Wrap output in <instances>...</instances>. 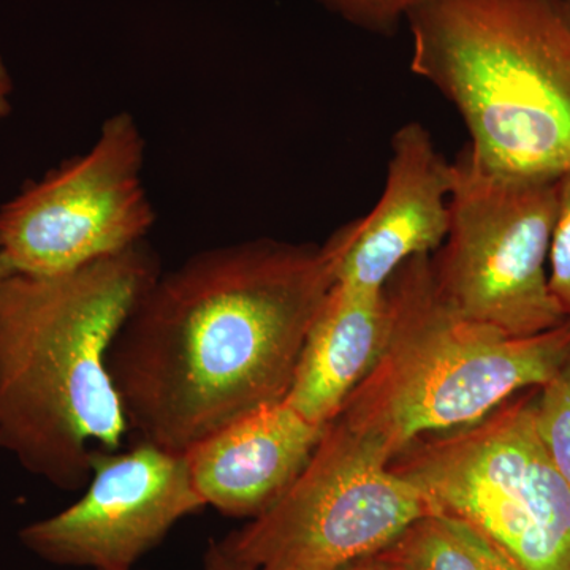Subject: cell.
Listing matches in <instances>:
<instances>
[{"instance_id": "cell-1", "label": "cell", "mask_w": 570, "mask_h": 570, "mask_svg": "<svg viewBox=\"0 0 570 570\" xmlns=\"http://www.w3.org/2000/svg\"><path fill=\"white\" fill-rule=\"evenodd\" d=\"M333 276L322 245L258 238L160 272L108 354L130 434L170 452L283 401Z\"/></svg>"}, {"instance_id": "cell-2", "label": "cell", "mask_w": 570, "mask_h": 570, "mask_svg": "<svg viewBox=\"0 0 570 570\" xmlns=\"http://www.w3.org/2000/svg\"><path fill=\"white\" fill-rule=\"evenodd\" d=\"M163 272L148 242L51 276L0 284V450L55 489L77 491L92 453L130 434L108 354Z\"/></svg>"}, {"instance_id": "cell-3", "label": "cell", "mask_w": 570, "mask_h": 570, "mask_svg": "<svg viewBox=\"0 0 570 570\" xmlns=\"http://www.w3.org/2000/svg\"><path fill=\"white\" fill-rule=\"evenodd\" d=\"M411 70L463 119L480 170L570 175V0H422Z\"/></svg>"}, {"instance_id": "cell-4", "label": "cell", "mask_w": 570, "mask_h": 570, "mask_svg": "<svg viewBox=\"0 0 570 570\" xmlns=\"http://www.w3.org/2000/svg\"><path fill=\"white\" fill-rule=\"evenodd\" d=\"M385 288L387 344L337 420L389 463L419 439L472 425L542 387L569 354L570 318L513 337L453 313L439 298L430 255L406 262Z\"/></svg>"}, {"instance_id": "cell-5", "label": "cell", "mask_w": 570, "mask_h": 570, "mask_svg": "<svg viewBox=\"0 0 570 570\" xmlns=\"http://www.w3.org/2000/svg\"><path fill=\"white\" fill-rule=\"evenodd\" d=\"M535 390L472 425L419 439L390 466L517 569L570 570V485L535 430Z\"/></svg>"}, {"instance_id": "cell-6", "label": "cell", "mask_w": 570, "mask_h": 570, "mask_svg": "<svg viewBox=\"0 0 570 570\" xmlns=\"http://www.w3.org/2000/svg\"><path fill=\"white\" fill-rule=\"evenodd\" d=\"M560 179L480 170L453 163L448 238L430 255L439 298L466 321L513 337L568 321L549 287V250Z\"/></svg>"}, {"instance_id": "cell-7", "label": "cell", "mask_w": 570, "mask_h": 570, "mask_svg": "<svg viewBox=\"0 0 570 570\" xmlns=\"http://www.w3.org/2000/svg\"><path fill=\"white\" fill-rule=\"evenodd\" d=\"M436 510L336 419L283 497L223 543L253 570H341Z\"/></svg>"}, {"instance_id": "cell-8", "label": "cell", "mask_w": 570, "mask_h": 570, "mask_svg": "<svg viewBox=\"0 0 570 570\" xmlns=\"http://www.w3.org/2000/svg\"><path fill=\"white\" fill-rule=\"evenodd\" d=\"M146 140L132 112L105 119L85 151L0 205V254L11 272H73L148 242L156 209L142 179Z\"/></svg>"}, {"instance_id": "cell-9", "label": "cell", "mask_w": 570, "mask_h": 570, "mask_svg": "<svg viewBox=\"0 0 570 570\" xmlns=\"http://www.w3.org/2000/svg\"><path fill=\"white\" fill-rule=\"evenodd\" d=\"M88 489L69 508L26 524V550L55 566L129 570L163 542L176 523L206 508L184 453L135 441L96 450Z\"/></svg>"}, {"instance_id": "cell-10", "label": "cell", "mask_w": 570, "mask_h": 570, "mask_svg": "<svg viewBox=\"0 0 570 570\" xmlns=\"http://www.w3.org/2000/svg\"><path fill=\"white\" fill-rule=\"evenodd\" d=\"M453 164L420 122H407L390 141L384 190L366 216L322 245L333 284L377 292L406 262L433 255L450 227Z\"/></svg>"}, {"instance_id": "cell-11", "label": "cell", "mask_w": 570, "mask_h": 570, "mask_svg": "<svg viewBox=\"0 0 570 570\" xmlns=\"http://www.w3.org/2000/svg\"><path fill=\"white\" fill-rule=\"evenodd\" d=\"M326 426L284 400L243 415L184 453L198 497L223 515L255 519L306 466Z\"/></svg>"}, {"instance_id": "cell-12", "label": "cell", "mask_w": 570, "mask_h": 570, "mask_svg": "<svg viewBox=\"0 0 570 570\" xmlns=\"http://www.w3.org/2000/svg\"><path fill=\"white\" fill-rule=\"evenodd\" d=\"M390 324L387 288L365 292L333 284L307 332L285 403L309 422L330 425L376 366Z\"/></svg>"}, {"instance_id": "cell-13", "label": "cell", "mask_w": 570, "mask_h": 570, "mask_svg": "<svg viewBox=\"0 0 570 570\" xmlns=\"http://www.w3.org/2000/svg\"><path fill=\"white\" fill-rule=\"evenodd\" d=\"M374 558L392 570H519L474 528L439 510Z\"/></svg>"}, {"instance_id": "cell-14", "label": "cell", "mask_w": 570, "mask_h": 570, "mask_svg": "<svg viewBox=\"0 0 570 570\" xmlns=\"http://www.w3.org/2000/svg\"><path fill=\"white\" fill-rule=\"evenodd\" d=\"M532 411L543 449L570 485V351L550 381L535 390Z\"/></svg>"}, {"instance_id": "cell-15", "label": "cell", "mask_w": 570, "mask_h": 570, "mask_svg": "<svg viewBox=\"0 0 570 570\" xmlns=\"http://www.w3.org/2000/svg\"><path fill=\"white\" fill-rule=\"evenodd\" d=\"M348 24L377 36H395L422 0H317Z\"/></svg>"}, {"instance_id": "cell-16", "label": "cell", "mask_w": 570, "mask_h": 570, "mask_svg": "<svg viewBox=\"0 0 570 570\" xmlns=\"http://www.w3.org/2000/svg\"><path fill=\"white\" fill-rule=\"evenodd\" d=\"M549 287L566 318H570V175L558 187V208L549 250Z\"/></svg>"}, {"instance_id": "cell-17", "label": "cell", "mask_w": 570, "mask_h": 570, "mask_svg": "<svg viewBox=\"0 0 570 570\" xmlns=\"http://www.w3.org/2000/svg\"><path fill=\"white\" fill-rule=\"evenodd\" d=\"M200 570H253L245 562L235 558L227 547L220 542L209 543L204 557V564Z\"/></svg>"}, {"instance_id": "cell-18", "label": "cell", "mask_w": 570, "mask_h": 570, "mask_svg": "<svg viewBox=\"0 0 570 570\" xmlns=\"http://www.w3.org/2000/svg\"><path fill=\"white\" fill-rule=\"evenodd\" d=\"M14 85L6 62L0 58V124L6 121L13 110Z\"/></svg>"}, {"instance_id": "cell-19", "label": "cell", "mask_w": 570, "mask_h": 570, "mask_svg": "<svg viewBox=\"0 0 570 570\" xmlns=\"http://www.w3.org/2000/svg\"><path fill=\"white\" fill-rule=\"evenodd\" d=\"M341 570H392L384 562L379 561L377 558H367V560L354 562V564L347 566V568Z\"/></svg>"}, {"instance_id": "cell-20", "label": "cell", "mask_w": 570, "mask_h": 570, "mask_svg": "<svg viewBox=\"0 0 570 570\" xmlns=\"http://www.w3.org/2000/svg\"><path fill=\"white\" fill-rule=\"evenodd\" d=\"M11 268L10 265L7 264L6 258H3V255L0 254V284L3 283V279H6L7 276L11 275Z\"/></svg>"}, {"instance_id": "cell-21", "label": "cell", "mask_w": 570, "mask_h": 570, "mask_svg": "<svg viewBox=\"0 0 570 570\" xmlns=\"http://www.w3.org/2000/svg\"><path fill=\"white\" fill-rule=\"evenodd\" d=\"M129 570H135V569H129Z\"/></svg>"}]
</instances>
